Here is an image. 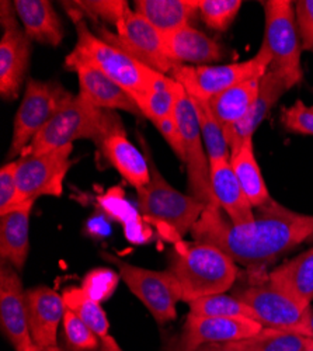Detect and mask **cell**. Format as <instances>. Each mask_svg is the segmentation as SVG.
<instances>
[{"instance_id":"6da1fadb","label":"cell","mask_w":313,"mask_h":351,"mask_svg":"<svg viewBox=\"0 0 313 351\" xmlns=\"http://www.w3.org/2000/svg\"><path fill=\"white\" fill-rule=\"evenodd\" d=\"M255 210L251 222L234 225L219 208L208 206L190 233L194 241L219 247L236 265L249 269L264 267L313 239V215L288 210L273 198Z\"/></svg>"},{"instance_id":"7a4b0ae2","label":"cell","mask_w":313,"mask_h":351,"mask_svg":"<svg viewBox=\"0 0 313 351\" xmlns=\"http://www.w3.org/2000/svg\"><path fill=\"white\" fill-rule=\"evenodd\" d=\"M73 21L77 41L65 60L69 71L79 66L95 68L120 84L132 97L147 95L168 80L170 76L153 71L127 51L93 34L82 16L73 17Z\"/></svg>"},{"instance_id":"3957f363","label":"cell","mask_w":313,"mask_h":351,"mask_svg":"<svg viewBox=\"0 0 313 351\" xmlns=\"http://www.w3.org/2000/svg\"><path fill=\"white\" fill-rule=\"evenodd\" d=\"M183 291V301L225 294L238 278L236 263L205 242H179L168 257V269Z\"/></svg>"},{"instance_id":"277c9868","label":"cell","mask_w":313,"mask_h":351,"mask_svg":"<svg viewBox=\"0 0 313 351\" xmlns=\"http://www.w3.org/2000/svg\"><path fill=\"white\" fill-rule=\"evenodd\" d=\"M117 134H125V130L116 111L99 108L77 95L40 131L21 156L58 149L76 139L95 141L100 148L105 139Z\"/></svg>"},{"instance_id":"5b68a950","label":"cell","mask_w":313,"mask_h":351,"mask_svg":"<svg viewBox=\"0 0 313 351\" xmlns=\"http://www.w3.org/2000/svg\"><path fill=\"white\" fill-rule=\"evenodd\" d=\"M145 149L151 167V182L136 190L138 210L149 221L166 226L176 237L183 238L201 218L207 204L170 186L153 163L147 145Z\"/></svg>"},{"instance_id":"8992f818","label":"cell","mask_w":313,"mask_h":351,"mask_svg":"<svg viewBox=\"0 0 313 351\" xmlns=\"http://www.w3.org/2000/svg\"><path fill=\"white\" fill-rule=\"evenodd\" d=\"M73 99L75 95L65 89L60 82L28 79L23 100L14 117L13 139L8 159L21 156L23 151L40 131Z\"/></svg>"},{"instance_id":"52a82bcc","label":"cell","mask_w":313,"mask_h":351,"mask_svg":"<svg viewBox=\"0 0 313 351\" xmlns=\"http://www.w3.org/2000/svg\"><path fill=\"white\" fill-rule=\"evenodd\" d=\"M270 65L271 55L262 45L258 55L245 62L203 66L176 65L168 76L180 83L190 97L210 101L243 80L264 75Z\"/></svg>"},{"instance_id":"ba28073f","label":"cell","mask_w":313,"mask_h":351,"mask_svg":"<svg viewBox=\"0 0 313 351\" xmlns=\"http://www.w3.org/2000/svg\"><path fill=\"white\" fill-rule=\"evenodd\" d=\"M103 258L118 269L120 278L127 284L132 294L148 308L159 325L176 319V306L179 301H183V291L172 273L168 270L156 271L138 267L110 253H103Z\"/></svg>"},{"instance_id":"9c48e42d","label":"cell","mask_w":313,"mask_h":351,"mask_svg":"<svg viewBox=\"0 0 313 351\" xmlns=\"http://www.w3.org/2000/svg\"><path fill=\"white\" fill-rule=\"evenodd\" d=\"M262 5L266 16L263 47L271 55L270 68L278 71L297 86L302 80V48L297 30L294 2L267 0Z\"/></svg>"},{"instance_id":"30bf717a","label":"cell","mask_w":313,"mask_h":351,"mask_svg":"<svg viewBox=\"0 0 313 351\" xmlns=\"http://www.w3.org/2000/svg\"><path fill=\"white\" fill-rule=\"evenodd\" d=\"M175 119L184 148V163L187 169L190 194L205 202L207 207H216L211 189L210 160L205 151L200 124H198L192 100L186 93L181 84L179 86Z\"/></svg>"},{"instance_id":"8fae6325","label":"cell","mask_w":313,"mask_h":351,"mask_svg":"<svg viewBox=\"0 0 313 351\" xmlns=\"http://www.w3.org/2000/svg\"><path fill=\"white\" fill-rule=\"evenodd\" d=\"M73 145L38 155L20 156L17 160V206L36 201L41 195L61 197L64 182L72 166Z\"/></svg>"},{"instance_id":"7c38bea8","label":"cell","mask_w":313,"mask_h":351,"mask_svg":"<svg viewBox=\"0 0 313 351\" xmlns=\"http://www.w3.org/2000/svg\"><path fill=\"white\" fill-rule=\"evenodd\" d=\"M235 297L250 306L255 320L263 328L305 335V320L309 306L273 284L268 278L264 282L238 289Z\"/></svg>"},{"instance_id":"4fadbf2b","label":"cell","mask_w":313,"mask_h":351,"mask_svg":"<svg viewBox=\"0 0 313 351\" xmlns=\"http://www.w3.org/2000/svg\"><path fill=\"white\" fill-rule=\"evenodd\" d=\"M116 27L117 33H111L105 28L97 27L99 37L108 44L127 51L135 60L153 71L168 76L170 71L176 65L168 60L163 34L156 27H153L144 16L132 12V9H128Z\"/></svg>"},{"instance_id":"5bb4252c","label":"cell","mask_w":313,"mask_h":351,"mask_svg":"<svg viewBox=\"0 0 313 351\" xmlns=\"http://www.w3.org/2000/svg\"><path fill=\"white\" fill-rule=\"evenodd\" d=\"M262 329L259 322L250 319L188 313L180 335L167 341L166 351H197L208 344L240 341L258 335Z\"/></svg>"},{"instance_id":"9a60e30c","label":"cell","mask_w":313,"mask_h":351,"mask_svg":"<svg viewBox=\"0 0 313 351\" xmlns=\"http://www.w3.org/2000/svg\"><path fill=\"white\" fill-rule=\"evenodd\" d=\"M0 324L16 351H28L34 344L20 273L6 261L0 265Z\"/></svg>"},{"instance_id":"2e32d148","label":"cell","mask_w":313,"mask_h":351,"mask_svg":"<svg viewBox=\"0 0 313 351\" xmlns=\"http://www.w3.org/2000/svg\"><path fill=\"white\" fill-rule=\"evenodd\" d=\"M294 86L295 84L288 77L281 75L275 69L268 68L262 77L259 96L254 100L245 119L232 128L225 131V138L227 145H229L231 155L236 154L243 142L253 136L255 130L260 127L266 117L270 114L271 108Z\"/></svg>"},{"instance_id":"e0dca14e","label":"cell","mask_w":313,"mask_h":351,"mask_svg":"<svg viewBox=\"0 0 313 351\" xmlns=\"http://www.w3.org/2000/svg\"><path fill=\"white\" fill-rule=\"evenodd\" d=\"M28 326L34 344L56 346V332L68 311L62 295L47 285L25 289Z\"/></svg>"},{"instance_id":"ac0fdd59","label":"cell","mask_w":313,"mask_h":351,"mask_svg":"<svg viewBox=\"0 0 313 351\" xmlns=\"http://www.w3.org/2000/svg\"><path fill=\"white\" fill-rule=\"evenodd\" d=\"M32 58V40L20 27L3 33L0 40V96L16 100Z\"/></svg>"},{"instance_id":"d6986e66","label":"cell","mask_w":313,"mask_h":351,"mask_svg":"<svg viewBox=\"0 0 313 351\" xmlns=\"http://www.w3.org/2000/svg\"><path fill=\"white\" fill-rule=\"evenodd\" d=\"M163 38L166 53L175 65H212L223 56V51L215 40L191 25L163 34Z\"/></svg>"},{"instance_id":"ffe728a7","label":"cell","mask_w":313,"mask_h":351,"mask_svg":"<svg viewBox=\"0 0 313 351\" xmlns=\"http://www.w3.org/2000/svg\"><path fill=\"white\" fill-rule=\"evenodd\" d=\"M211 189L216 207L225 213L234 225L249 223L254 219L251 204L249 202L229 160L210 163Z\"/></svg>"},{"instance_id":"44dd1931","label":"cell","mask_w":313,"mask_h":351,"mask_svg":"<svg viewBox=\"0 0 313 351\" xmlns=\"http://www.w3.org/2000/svg\"><path fill=\"white\" fill-rule=\"evenodd\" d=\"M34 201L0 214V256L18 273L23 271L30 252V215Z\"/></svg>"},{"instance_id":"7402d4cb","label":"cell","mask_w":313,"mask_h":351,"mask_svg":"<svg viewBox=\"0 0 313 351\" xmlns=\"http://www.w3.org/2000/svg\"><path fill=\"white\" fill-rule=\"evenodd\" d=\"M79 79V96L103 110H121L134 115H142L134 97L120 84L90 66L75 69Z\"/></svg>"},{"instance_id":"603a6c76","label":"cell","mask_w":313,"mask_h":351,"mask_svg":"<svg viewBox=\"0 0 313 351\" xmlns=\"http://www.w3.org/2000/svg\"><path fill=\"white\" fill-rule=\"evenodd\" d=\"M14 8L24 27V33L32 41L58 47L64 40V25L48 0H16Z\"/></svg>"},{"instance_id":"cb8c5ba5","label":"cell","mask_w":313,"mask_h":351,"mask_svg":"<svg viewBox=\"0 0 313 351\" xmlns=\"http://www.w3.org/2000/svg\"><path fill=\"white\" fill-rule=\"evenodd\" d=\"M100 151L108 163L136 190L151 182V167L147 156L135 148L125 134H117L105 139Z\"/></svg>"},{"instance_id":"d4e9b609","label":"cell","mask_w":313,"mask_h":351,"mask_svg":"<svg viewBox=\"0 0 313 351\" xmlns=\"http://www.w3.org/2000/svg\"><path fill=\"white\" fill-rule=\"evenodd\" d=\"M262 77L263 75L243 80L208 101L212 114L223 131L232 128L245 119L259 96Z\"/></svg>"},{"instance_id":"484cf974","label":"cell","mask_w":313,"mask_h":351,"mask_svg":"<svg viewBox=\"0 0 313 351\" xmlns=\"http://www.w3.org/2000/svg\"><path fill=\"white\" fill-rule=\"evenodd\" d=\"M134 8L162 34L190 25L198 12V0H135Z\"/></svg>"},{"instance_id":"4316f807","label":"cell","mask_w":313,"mask_h":351,"mask_svg":"<svg viewBox=\"0 0 313 351\" xmlns=\"http://www.w3.org/2000/svg\"><path fill=\"white\" fill-rule=\"evenodd\" d=\"M306 306L313 301V247L273 270L267 277Z\"/></svg>"},{"instance_id":"83f0119b","label":"cell","mask_w":313,"mask_h":351,"mask_svg":"<svg viewBox=\"0 0 313 351\" xmlns=\"http://www.w3.org/2000/svg\"><path fill=\"white\" fill-rule=\"evenodd\" d=\"M229 163L253 208H259L271 199L260 166L254 155L253 136L247 138L240 149L231 155Z\"/></svg>"},{"instance_id":"f1b7e54d","label":"cell","mask_w":313,"mask_h":351,"mask_svg":"<svg viewBox=\"0 0 313 351\" xmlns=\"http://www.w3.org/2000/svg\"><path fill=\"white\" fill-rule=\"evenodd\" d=\"M179 86L176 80L168 77L164 84L156 87L152 92L134 97L142 115L147 117L156 128L175 120Z\"/></svg>"},{"instance_id":"f546056e","label":"cell","mask_w":313,"mask_h":351,"mask_svg":"<svg viewBox=\"0 0 313 351\" xmlns=\"http://www.w3.org/2000/svg\"><path fill=\"white\" fill-rule=\"evenodd\" d=\"M66 308L73 312L82 322H84L100 340L108 336L110 324L105 312L103 311L100 302L93 300L82 287L66 288L62 294Z\"/></svg>"},{"instance_id":"4dcf8cb0","label":"cell","mask_w":313,"mask_h":351,"mask_svg":"<svg viewBox=\"0 0 313 351\" xmlns=\"http://www.w3.org/2000/svg\"><path fill=\"white\" fill-rule=\"evenodd\" d=\"M191 100L197 112L198 124H200L210 163L218 160H231V149L229 145L226 142L225 131L215 119V115L212 114L208 101L192 97Z\"/></svg>"},{"instance_id":"1f68e13d","label":"cell","mask_w":313,"mask_h":351,"mask_svg":"<svg viewBox=\"0 0 313 351\" xmlns=\"http://www.w3.org/2000/svg\"><path fill=\"white\" fill-rule=\"evenodd\" d=\"M246 351H305L313 347V337L271 328H263L258 335L240 340Z\"/></svg>"},{"instance_id":"d6a6232c","label":"cell","mask_w":313,"mask_h":351,"mask_svg":"<svg viewBox=\"0 0 313 351\" xmlns=\"http://www.w3.org/2000/svg\"><path fill=\"white\" fill-rule=\"evenodd\" d=\"M190 313L197 316H221L255 320L250 306L235 295H210L188 302ZM258 322V320H255Z\"/></svg>"},{"instance_id":"836d02e7","label":"cell","mask_w":313,"mask_h":351,"mask_svg":"<svg viewBox=\"0 0 313 351\" xmlns=\"http://www.w3.org/2000/svg\"><path fill=\"white\" fill-rule=\"evenodd\" d=\"M242 5L240 0H198V13L212 30L226 32L235 21Z\"/></svg>"},{"instance_id":"e575fe53","label":"cell","mask_w":313,"mask_h":351,"mask_svg":"<svg viewBox=\"0 0 313 351\" xmlns=\"http://www.w3.org/2000/svg\"><path fill=\"white\" fill-rule=\"evenodd\" d=\"M64 337L69 351H99L100 337L69 309L64 317Z\"/></svg>"},{"instance_id":"d590c367","label":"cell","mask_w":313,"mask_h":351,"mask_svg":"<svg viewBox=\"0 0 313 351\" xmlns=\"http://www.w3.org/2000/svg\"><path fill=\"white\" fill-rule=\"evenodd\" d=\"M279 121L288 132L313 135V106L297 100L291 107L281 110Z\"/></svg>"},{"instance_id":"8d00e7d4","label":"cell","mask_w":313,"mask_h":351,"mask_svg":"<svg viewBox=\"0 0 313 351\" xmlns=\"http://www.w3.org/2000/svg\"><path fill=\"white\" fill-rule=\"evenodd\" d=\"M75 5L83 13L100 17L114 25H117L128 9H131L125 0H123V2L121 0H97V2L89 0V2H75Z\"/></svg>"},{"instance_id":"74e56055","label":"cell","mask_w":313,"mask_h":351,"mask_svg":"<svg viewBox=\"0 0 313 351\" xmlns=\"http://www.w3.org/2000/svg\"><path fill=\"white\" fill-rule=\"evenodd\" d=\"M118 280L120 274L117 273L107 269H96L84 277L82 288L86 291L93 300L101 302L112 294V291L117 287Z\"/></svg>"},{"instance_id":"f35d334b","label":"cell","mask_w":313,"mask_h":351,"mask_svg":"<svg viewBox=\"0 0 313 351\" xmlns=\"http://www.w3.org/2000/svg\"><path fill=\"white\" fill-rule=\"evenodd\" d=\"M17 160L8 162L0 169V214L17 207Z\"/></svg>"},{"instance_id":"ab89813d","label":"cell","mask_w":313,"mask_h":351,"mask_svg":"<svg viewBox=\"0 0 313 351\" xmlns=\"http://www.w3.org/2000/svg\"><path fill=\"white\" fill-rule=\"evenodd\" d=\"M294 6L301 48L313 53V0H298Z\"/></svg>"},{"instance_id":"60d3db41","label":"cell","mask_w":313,"mask_h":351,"mask_svg":"<svg viewBox=\"0 0 313 351\" xmlns=\"http://www.w3.org/2000/svg\"><path fill=\"white\" fill-rule=\"evenodd\" d=\"M17 19L18 16H17L14 3L2 0V2H0V24H2L3 33L8 30H12V28L20 27L17 23Z\"/></svg>"},{"instance_id":"b9f144b4","label":"cell","mask_w":313,"mask_h":351,"mask_svg":"<svg viewBox=\"0 0 313 351\" xmlns=\"http://www.w3.org/2000/svg\"><path fill=\"white\" fill-rule=\"evenodd\" d=\"M197 351H246L240 341H232V343H218V344H208Z\"/></svg>"},{"instance_id":"7bdbcfd3","label":"cell","mask_w":313,"mask_h":351,"mask_svg":"<svg viewBox=\"0 0 313 351\" xmlns=\"http://www.w3.org/2000/svg\"><path fill=\"white\" fill-rule=\"evenodd\" d=\"M99 351H124L118 343L116 341V339H114L111 335L103 337L100 340V350Z\"/></svg>"},{"instance_id":"ee69618b","label":"cell","mask_w":313,"mask_h":351,"mask_svg":"<svg viewBox=\"0 0 313 351\" xmlns=\"http://www.w3.org/2000/svg\"><path fill=\"white\" fill-rule=\"evenodd\" d=\"M305 336L313 337V306L308 308L306 320H305Z\"/></svg>"},{"instance_id":"f6af8a7d","label":"cell","mask_w":313,"mask_h":351,"mask_svg":"<svg viewBox=\"0 0 313 351\" xmlns=\"http://www.w3.org/2000/svg\"><path fill=\"white\" fill-rule=\"evenodd\" d=\"M28 351H62L58 346H38V344H33Z\"/></svg>"},{"instance_id":"bcb514c9","label":"cell","mask_w":313,"mask_h":351,"mask_svg":"<svg viewBox=\"0 0 313 351\" xmlns=\"http://www.w3.org/2000/svg\"><path fill=\"white\" fill-rule=\"evenodd\" d=\"M305 351H313V347H310V348H308V350H305Z\"/></svg>"}]
</instances>
